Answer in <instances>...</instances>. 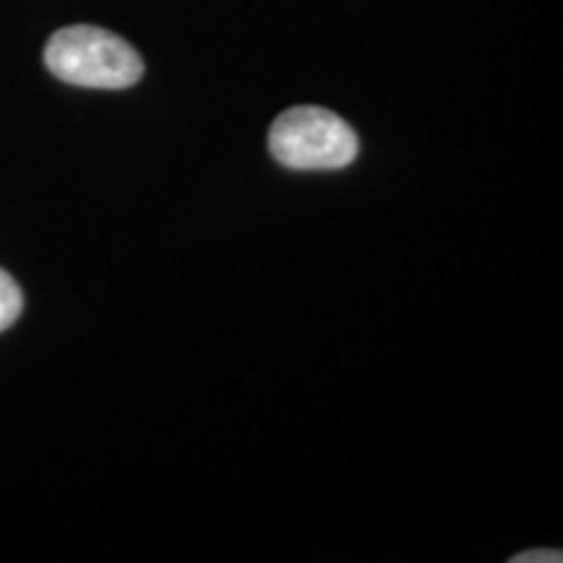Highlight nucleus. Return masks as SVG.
I'll return each mask as SVG.
<instances>
[{
	"instance_id": "obj_3",
	"label": "nucleus",
	"mask_w": 563,
	"mask_h": 563,
	"mask_svg": "<svg viewBox=\"0 0 563 563\" xmlns=\"http://www.w3.org/2000/svg\"><path fill=\"white\" fill-rule=\"evenodd\" d=\"M21 311H24V295H21V287L9 272L0 269V332L11 329Z\"/></svg>"
},
{
	"instance_id": "obj_2",
	"label": "nucleus",
	"mask_w": 563,
	"mask_h": 563,
	"mask_svg": "<svg viewBox=\"0 0 563 563\" xmlns=\"http://www.w3.org/2000/svg\"><path fill=\"white\" fill-rule=\"evenodd\" d=\"M269 152L282 167L302 173L342 170L355 162L361 141L332 110L300 104L285 110L269 129Z\"/></svg>"
},
{
	"instance_id": "obj_1",
	"label": "nucleus",
	"mask_w": 563,
	"mask_h": 563,
	"mask_svg": "<svg viewBox=\"0 0 563 563\" xmlns=\"http://www.w3.org/2000/svg\"><path fill=\"white\" fill-rule=\"evenodd\" d=\"M45 66L55 79L81 89H129L144 76V60L118 34L100 26H63L47 40Z\"/></svg>"
},
{
	"instance_id": "obj_4",
	"label": "nucleus",
	"mask_w": 563,
	"mask_h": 563,
	"mask_svg": "<svg viewBox=\"0 0 563 563\" xmlns=\"http://www.w3.org/2000/svg\"><path fill=\"white\" fill-rule=\"evenodd\" d=\"M514 563H561L563 555L561 551H527L519 553L511 559Z\"/></svg>"
}]
</instances>
